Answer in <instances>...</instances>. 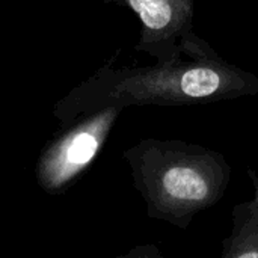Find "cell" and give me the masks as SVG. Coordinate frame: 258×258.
<instances>
[{
	"label": "cell",
	"mask_w": 258,
	"mask_h": 258,
	"mask_svg": "<svg viewBox=\"0 0 258 258\" xmlns=\"http://www.w3.org/2000/svg\"><path fill=\"white\" fill-rule=\"evenodd\" d=\"M258 76L221 57L195 35L184 50L148 67L106 65L54 107L62 125L107 106H190L257 95Z\"/></svg>",
	"instance_id": "cell-1"
},
{
	"label": "cell",
	"mask_w": 258,
	"mask_h": 258,
	"mask_svg": "<svg viewBox=\"0 0 258 258\" xmlns=\"http://www.w3.org/2000/svg\"><path fill=\"white\" fill-rule=\"evenodd\" d=\"M124 159L148 218L183 230L222 200L231 180L222 153L177 139H141Z\"/></svg>",
	"instance_id": "cell-2"
},
{
	"label": "cell",
	"mask_w": 258,
	"mask_h": 258,
	"mask_svg": "<svg viewBox=\"0 0 258 258\" xmlns=\"http://www.w3.org/2000/svg\"><path fill=\"white\" fill-rule=\"evenodd\" d=\"M122 110L121 106H107L71 122L39 156L38 184L50 194L65 190L97 159Z\"/></svg>",
	"instance_id": "cell-3"
},
{
	"label": "cell",
	"mask_w": 258,
	"mask_h": 258,
	"mask_svg": "<svg viewBox=\"0 0 258 258\" xmlns=\"http://www.w3.org/2000/svg\"><path fill=\"white\" fill-rule=\"evenodd\" d=\"M132 9L141 21L136 51L163 60L184 50L194 32V0H104Z\"/></svg>",
	"instance_id": "cell-4"
},
{
	"label": "cell",
	"mask_w": 258,
	"mask_h": 258,
	"mask_svg": "<svg viewBox=\"0 0 258 258\" xmlns=\"http://www.w3.org/2000/svg\"><path fill=\"white\" fill-rule=\"evenodd\" d=\"M248 175L254 197L233 207V230L222 242V258H258V172L248 168Z\"/></svg>",
	"instance_id": "cell-5"
}]
</instances>
